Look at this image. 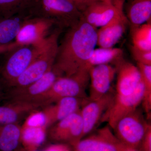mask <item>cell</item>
<instances>
[{
	"label": "cell",
	"instance_id": "29",
	"mask_svg": "<svg viewBox=\"0 0 151 151\" xmlns=\"http://www.w3.org/2000/svg\"><path fill=\"white\" fill-rule=\"evenodd\" d=\"M139 150L151 151V125H150L143 137Z\"/></svg>",
	"mask_w": 151,
	"mask_h": 151
},
{
	"label": "cell",
	"instance_id": "24",
	"mask_svg": "<svg viewBox=\"0 0 151 151\" xmlns=\"http://www.w3.org/2000/svg\"><path fill=\"white\" fill-rule=\"evenodd\" d=\"M35 1V0H0V18L10 17L22 14H30V11Z\"/></svg>",
	"mask_w": 151,
	"mask_h": 151
},
{
	"label": "cell",
	"instance_id": "1",
	"mask_svg": "<svg viewBox=\"0 0 151 151\" xmlns=\"http://www.w3.org/2000/svg\"><path fill=\"white\" fill-rule=\"evenodd\" d=\"M97 28L82 18L68 28L58 45L53 67L61 76H72L86 68V63L97 45Z\"/></svg>",
	"mask_w": 151,
	"mask_h": 151
},
{
	"label": "cell",
	"instance_id": "21",
	"mask_svg": "<svg viewBox=\"0 0 151 151\" xmlns=\"http://www.w3.org/2000/svg\"><path fill=\"white\" fill-rule=\"evenodd\" d=\"M21 125L0 124V151H14L22 147Z\"/></svg>",
	"mask_w": 151,
	"mask_h": 151
},
{
	"label": "cell",
	"instance_id": "31",
	"mask_svg": "<svg viewBox=\"0 0 151 151\" xmlns=\"http://www.w3.org/2000/svg\"><path fill=\"white\" fill-rule=\"evenodd\" d=\"M71 148L67 144L58 143L48 146L43 151H71Z\"/></svg>",
	"mask_w": 151,
	"mask_h": 151
},
{
	"label": "cell",
	"instance_id": "25",
	"mask_svg": "<svg viewBox=\"0 0 151 151\" xmlns=\"http://www.w3.org/2000/svg\"><path fill=\"white\" fill-rule=\"evenodd\" d=\"M131 30L132 45L142 50L151 51V20Z\"/></svg>",
	"mask_w": 151,
	"mask_h": 151
},
{
	"label": "cell",
	"instance_id": "18",
	"mask_svg": "<svg viewBox=\"0 0 151 151\" xmlns=\"http://www.w3.org/2000/svg\"><path fill=\"white\" fill-rule=\"evenodd\" d=\"M40 107L34 103L9 102L0 106V124H19V122Z\"/></svg>",
	"mask_w": 151,
	"mask_h": 151
},
{
	"label": "cell",
	"instance_id": "6",
	"mask_svg": "<svg viewBox=\"0 0 151 151\" xmlns=\"http://www.w3.org/2000/svg\"><path fill=\"white\" fill-rule=\"evenodd\" d=\"M150 124L146 121L139 108L119 119L113 129L121 142L139 150L141 142Z\"/></svg>",
	"mask_w": 151,
	"mask_h": 151
},
{
	"label": "cell",
	"instance_id": "28",
	"mask_svg": "<svg viewBox=\"0 0 151 151\" xmlns=\"http://www.w3.org/2000/svg\"><path fill=\"white\" fill-rule=\"evenodd\" d=\"M129 47L132 57L137 63L151 65V51L139 49L132 45Z\"/></svg>",
	"mask_w": 151,
	"mask_h": 151
},
{
	"label": "cell",
	"instance_id": "26",
	"mask_svg": "<svg viewBox=\"0 0 151 151\" xmlns=\"http://www.w3.org/2000/svg\"><path fill=\"white\" fill-rule=\"evenodd\" d=\"M139 70L144 87L141 104L145 113L150 117L151 111V66L141 65L139 66Z\"/></svg>",
	"mask_w": 151,
	"mask_h": 151
},
{
	"label": "cell",
	"instance_id": "20",
	"mask_svg": "<svg viewBox=\"0 0 151 151\" xmlns=\"http://www.w3.org/2000/svg\"><path fill=\"white\" fill-rule=\"evenodd\" d=\"M31 17L29 14H22L0 18V45L13 42L27 20Z\"/></svg>",
	"mask_w": 151,
	"mask_h": 151
},
{
	"label": "cell",
	"instance_id": "17",
	"mask_svg": "<svg viewBox=\"0 0 151 151\" xmlns=\"http://www.w3.org/2000/svg\"><path fill=\"white\" fill-rule=\"evenodd\" d=\"M87 98L65 97L60 99L54 104L44 107L49 127L80 110Z\"/></svg>",
	"mask_w": 151,
	"mask_h": 151
},
{
	"label": "cell",
	"instance_id": "9",
	"mask_svg": "<svg viewBox=\"0 0 151 151\" xmlns=\"http://www.w3.org/2000/svg\"><path fill=\"white\" fill-rule=\"evenodd\" d=\"M60 76H62L52 67L51 70L42 77L29 85L19 89H9V102L35 104L36 100L43 95Z\"/></svg>",
	"mask_w": 151,
	"mask_h": 151
},
{
	"label": "cell",
	"instance_id": "14",
	"mask_svg": "<svg viewBox=\"0 0 151 151\" xmlns=\"http://www.w3.org/2000/svg\"><path fill=\"white\" fill-rule=\"evenodd\" d=\"M116 137L109 126L81 139L71 147L74 151H117Z\"/></svg>",
	"mask_w": 151,
	"mask_h": 151
},
{
	"label": "cell",
	"instance_id": "11",
	"mask_svg": "<svg viewBox=\"0 0 151 151\" xmlns=\"http://www.w3.org/2000/svg\"><path fill=\"white\" fill-rule=\"evenodd\" d=\"M114 96L115 92L112 90L99 99L90 100L88 97L83 103L80 108L84 127L83 138L91 133L101 122L113 103Z\"/></svg>",
	"mask_w": 151,
	"mask_h": 151
},
{
	"label": "cell",
	"instance_id": "27",
	"mask_svg": "<svg viewBox=\"0 0 151 151\" xmlns=\"http://www.w3.org/2000/svg\"><path fill=\"white\" fill-rule=\"evenodd\" d=\"M21 127L22 128L45 127L48 128L49 125L43 111L42 110L39 111L37 109L33 111L27 116L24 123Z\"/></svg>",
	"mask_w": 151,
	"mask_h": 151
},
{
	"label": "cell",
	"instance_id": "34",
	"mask_svg": "<svg viewBox=\"0 0 151 151\" xmlns=\"http://www.w3.org/2000/svg\"><path fill=\"white\" fill-rule=\"evenodd\" d=\"M104 1L105 2L108 4H113L112 3V0H104Z\"/></svg>",
	"mask_w": 151,
	"mask_h": 151
},
{
	"label": "cell",
	"instance_id": "19",
	"mask_svg": "<svg viewBox=\"0 0 151 151\" xmlns=\"http://www.w3.org/2000/svg\"><path fill=\"white\" fill-rule=\"evenodd\" d=\"M131 29L151 20V0H130L125 14Z\"/></svg>",
	"mask_w": 151,
	"mask_h": 151
},
{
	"label": "cell",
	"instance_id": "15",
	"mask_svg": "<svg viewBox=\"0 0 151 151\" xmlns=\"http://www.w3.org/2000/svg\"><path fill=\"white\" fill-rule=\"evenodd\" d=\"M115 66L117 70L115 95L124 96L132 94L141 82L140 74L137 65L123 59Z\"/></svg>",
	"mask_w": 151,
	"mask_h": 151
},
{
	"label": "cell",
	"instance_id": "3",
	"mask_svg": "<svg viewBox=\"0 0 151 151\" xmlns=\"http://www.w3.org/2000/svg\"><path fill=\"white\" fill-rule=\"evenodd\" d=\"M89 69H82L70 76L58 77L35 104L44 108L65 97L87 98L86 90L89 84Z\"/></svg>",
	"mask_w": 151,
	"mask_h": 151
},
{
	"label": "cell",
	"instance_id": "4",
	"mask_svg": "<svg viewBox=\"0 0 151 151\" xmlns=\"http://www.w3.org/2000/svg\"><path fill=\"white\" fill-rule=\"evenodd\" d=\"M46 40L38 45H20L5 53V58L0 68V78L6 86L9 88L34 61Z\"/></svg>",
	"mask_w": 151,
	"mask_h": 151
},
{
	"label": "cell",
	"instance_id": "8",
	"mask_svg": "<svg viewBox=\"0 0 151 151\" xmlns=\"http://www.w3.org/2000/svg\"><path fill=\"white\" fill-rule=\"evenodd\" d=\"M144 87L142 80L132 94L124 96H114L111 107L103 115L101 122H108V126L113 129L118 121L124 116L135 111L142 104Z\"/></svg>",
	"mask_w": 151,
	"mask_h": 151
},
{
	"label": "cell",
	"instance_id": "10",
	"mask_svg": "<svg viewBox=\"0 0 151 151\" xmlns=\"http://www.w3.org/2000/svg\"><path fill=\"white\" fill-rule=\"evenodd\" d=\"M56 25L51 19L32 17L27 19L23 26L15 41L19 45L43 43L52 27Z\"/></svg>",
	"mask_w": 151,
	"mask_h": 151
},
{
	"label": "cell",
	"instance_id": "7",
	"mask_svg": "<svg viewBox=\"0 0 151 151\" xmlns=\"http://www.w3.org/2000/svg\"><path fill=\"white\" fill-rule=\"evenodd\" d=\"M83 132L80 109L51 126L47 135L51 140L72 147L83 138Z\"/></svg>",
	"mask_w": 151,
	"mask_h": 151
},
{
	"label": "cell",
	"instance_id": "37",
	"mask_svg": "<svg viewBox=\"0 0 151 151\" xmlns=\"http://www.w3.org/2000/svg\"><path fill=\"white\" fill-rule=\"evenodd\" d=\"M99 1H101L104 2V0H99Z\"/></svg>",
	"mask_w": 151,
	"mask_h": 151
},
{
	"label": "cell",
	"instance_id": "33",
	"mask_svg": "<svg viewBox=\"0 0 151 151\" xmlns=\"http://www.w3.org/2000/svg\"><path fill=\"white\" fill-rule=\"evenodd\" d=\"M19 45H19L15 41L9 44L3 45H0V55H4L7 52L13 49L14 48H15Z\"/></svg>",
	"mask_w": 151,
	"mask_h": 151
},
{
	"label": "cell",
	"instance_id": "22",
	"mask_svg": "<svg viewBox=\"0 0 151 151\" xmlns=\"http://www.w3.org/2000/svg\"><path fill=\"white\" fill-rule=\"evenodd\" d=\"M123 54V50L120 48H95L87 61L85 68L89 69L95 65L111 63H113L115 65L124 59Z\"/></svg>",
	"mask_w": 151,
	"mask_h": 151
},
{
	"label": "cell",
	"instance_id": "35",
	"mask_svg": "<svg viewBox=\"0 0 151 151\" xmlns=\"http://www.w3.org/2000/svg\"><path fill=\"white\" fill-rule=\"evenodd\" d=\"M14 151H25L24 149L22 147H21L17 149V150Z\"/></svg>",
	"mask_w": 151,
	"mask_h": 151
},
{
	"label": "cell",
	"instance_id": "12",
	"mask_svg": "<svg viewBox=\"0 0 151 151\" xmlns=\"http://www.w3.org/2000/svg\"><path fill=\"white\" fill-rule=\"evenodd\" d=\"M112 3L95 2L81 13V18L96 28L102 27L124 11V0H112Z\"/></svg>",
	"mask_w": 151,
	"mask_h": 151
},
{
	"label": "cell",
	"instance_id": "2",
	"mask_svg": "<svg viewBox=\"0 0 151 151\" xmlns=\"http://www.w3.org/2000/svg\"><path fill=\"white\" fill-rule=\"evenodd\" d=\"M63 29L57 27L49 35L42 50L24 72L17 78L9 89L27 86L41 78L52 69L58 50V39Z\"/></svg>",
	"mask_w": 151,
	"mask_h": 151
},
{
	"label": "cell",
	"instance_id": "5",
	"mask_svg": "<svg viewBox=\"0 0 151 151\" xmlns=\"http://www.w3.org/2000/svg\"><path fill=\"white\" fill-rule=\"evenodd\" d=\"M32 17L53 20L58 27L69 28L81 19L82 14L70 0H35L30 11Z\"/></svg>",
	"mask_w": 151,
	"mask_h": 151
},
{
	"label": "cell",
	"instance_id": "32",
	"mask_svg": "<svg viewBox=\"0 0 151 151\" xmlns=\"http://www.w3.org/2000/svg\"><path fill=\"white\" fill-rule=\"evenodd\" d=\"M115 144L117 151H140L138 149L130 147L120 142L115 138Z\"/></svg>",
	"mask_w": 151,
	"mask_h": 151
},
{
	"label": "cell",
	"instance_id": "36",
	"mask_svg": "<svg viewBox=\"0 0 151 151\" xmlns=\"http://www.w3.org/2000/svg\"><path fill=\"white\" fill-rule=\"evenodd\" d=\"M28 151H39L38 150H35Z\"/></svg>",
	"mask_w": 151,
	"mask_h": 151
},
{
	"label": "cell",
	"instance_id": "30",
	"mask_svg": "<svg viewBox=\"0 0 151 151\" xmlns=\"http://www.w3.org/2000/svg\"><path fill=\"white\" fill-rule=\"evenodd\" d=\"M74 4L81 13L89 6L99 0H70Z\"/></svg>",
	"mask_w": 151,
	"mask_h": 151
},
{
	"label": "cell",
	"instance_id": "16",
	"mask_svg": "<svg viewBox=\"0 0 151 151\" xmlns=\"http://www.w3.org/2000/svg\"><path fill=\"white\" fill-rule=\"evenodd\" d=\"M129 24L123 11L108 24L97 29V45L103 48L114 47L123 37Z\"/></svg>",
	"mask_w": 151,
	"mask_h": 151
},
{
	"label": "cell",
	"instance_id": "23",
	"mask_svg": "<svg viewBox=\"0 0 151 151\" xmlns=\"http://www.w3.org/2000/svg\"><path fill=\"white\" fill-rule=\"evenodd\" d=\"M47 129L45 127H22V147L26 151L37 150L46 140Z\"/></svg>",
	"mask_w": 151,
	"mask_h": 151
},
{
	"label": "cell",
	"instance_id": "13",
	"mask_svg": "<svg viewBox=\"0 0 151 151\" xmlns=\"http://www.w3.org/2000/svg\"><path fill=\"white\" fill-rule=\"evenodd\" d=\"M117 70L111 64H102L89 69L90 100H95L105 96L112 91V84Z\"/></svg>",
	"mask_w": 151,
	"mask_h": 151
}]
</instances>
